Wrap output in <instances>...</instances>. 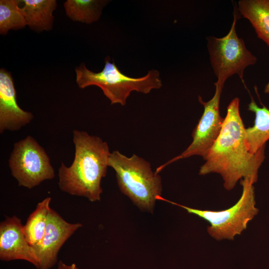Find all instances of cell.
<instances>
[{
  "label": "cell",
  "instance_id": "obj_1",
  "mask_svg": "<svg viewBox=\"0 0 269 269\" xmlns=\"http://www.w3.org/2000/svg\"><path fill=\"white\" fill-rule=\"evenodd\" d=\"M240 99L228 105L221 131L204 159L199 174H220L226 189L231 190L240 179L257 182L259 169L265 158V147L251 153L246 139V128L240 113Z\"/></svg>",
  "mask_w": 269,
  "mask_h": 269
},
{
  "label": "cell",
  "instance_id": "obj_2",
  "mask_svg": "<svg viewBox=\"0 0 269 269\" xmlns=\"http://www.w3.org/2000/svg\"><path fill=\"white\" fill-rule=\"evenodd\" d=\"M75 154L69 166L61 163L58 185L70 195L99 201L103 192L101 182L107 171L111 152L107 142L83 131H73Z\"/></svg>",
  "mask_w": 269,
  "mask_h": 269
},
{
  "label": "cell",
  "instance_id": "obj_3",
  "mask_svg": "<svg viewBox=\"0 0 269 269\" xmlns=\"http://www.w3.org/2000/svg\"><path fill=\"white\" fill-rule=\"evenodd\" d=\"M108 166L114 169L121 191L141 209L152 211L162 191L160 175L150 163L134 154L128 157L118 150L111 152Z\"/></svg>",
  "mask_w": 269,
  "mask_h": 269
},
{
  "label": "cell",
  "instance_id": "obj_4",
  "mask_svg": "<svg viewBox=\"0 0 269 269\" xmlns=\"http://www.w3.org/2000/svg\"><path fill=\"white\" fill-rule=\"evenodd\" d=\"M76 81L81 89L96 86L101 89L112 105L119 104L125 106L133 91L148 94L153 89H159L162 82L159 72L149 70L146 75L139 78H133L121 72L110 57L105 59L103 69L99 72L89 70L84 63L75 68Z\"/></svg>",
  "mask_w": 269,
  "mask_h": 269
},
{
  "label": "cell",
  "instance_id": "obj_5",
  "mask_svg": "<svg viewBox=\"0 0 269 269\" xmlns=\"http://www.w3.org/2000/svg\"><path fill=\"white\" fill-rule=\"evenodd\" d=\"M243 187L241 196L238 202L230 208L222 211L201 210L191 208L170 201L161 197L160 200L168 202L182 207L190 214H195L207 221L210 226L207 231L217 240H233L237 235L247 227L249 221L257 215L253 184L248 178L241 180Z\"/></svg>",
  "mask_w": 269,
  "mask_h": 269
},
{
  "label": "cell",
  "instance_id": "obj_6",
  "mask_svg": "<svg viewBox=\"0 0 269 269\" xmlns=\"http://www.w3.org/2000/svg\"><path fill=\"white\" fill-rule=\"evenodd\" d=\"M240 15L235 6L234 20L229 32L220 38L213 36L206 38L210 64L217 78L216 82L223 85L234 74L243 81L246 68L257 61V57L247 48L243 39L237 34L236 24Z\"/></svg>",
  "mask_w": 269,
  "mask_h": 269
},
{
  "label": "cell",
  "instance_id": "obj_7",
  "mask_svg": "<svg viewBox=\"0 0 269 269\" xmlns=\"http://www.w3.org/2000/svg\"><path fill=\"white\" fill-rule=\"evenodd\" d=\"M8 166L18 186L30 189L55 177L54 169L47 153L30 135L14 143Z\"/></svg>",
  "mask_w": 269,
  "mask_h": 269
},
{
  "label": "cell",
  "instance_id": "obj_8",
  "mask_svg": "<svg viewBox=\"0 0 269 269\" xmlns=\"http://www.w3.org/2000/svg\"><path fill=\"white\" fill-rule=\"evenodd\" d=\"M216 90L211 100L205 102L200 96L199 102L204 107L203 113L192 133L193 140L180 155L172 158L156 169L159 173L169 164L180 159L199 155L204 159L219 135L224 118L220 114V100L224 85L216 82Z\"/></svg>",
  "mask_w": 269,
  "mask_h": 269
},
{
  "label": "cell",
  "instance_id": "obj_9",
  "mask_svg": "<svg viewBox=\"0 0 269 269\" xmlns=\"http://www.w3.org/2000/svg\"><path fill=\"white\" fill-rule=\"evenodd\" d=\"M82 225L65 220L56 211L50 209L44 235L33 246L39 262V269H50L57 263L58 253L64 244Z\"/></svg>",
  "mask_w": 269,
  "mask_h": 269
},
{
  "label": "cell",
  "instance_id": "obj_10",
  "mask_svg": "<svg viewBox=\"0 0 269 269\" xmlns=\"http://www.w3.org/2000/svg\"><path fill=\"white\" fill-rule=\"evenodd\" d=\"M0 259L23 260L37 269L39 262L33 246L27 241L21 220L16 216L5 217L0 224Z\"/></svg>",
  "mask_w": 269,
  "mask_h": 269
},
{
  "label": "cell",
  "instance_id": "obj_11",
  "mask_svg": "<svg viewBox=\"0 0 269 269\" xmlns=\"http://www.w3.org/2000/svg\"><path fill=\"white\" fill-rule=\"evenodd\" d=\"M33 114L21 109L16 101V91L11 74L0 70V133L15 131L29 124Z\"/></svg>",
  "mask_w": 269,
  "mask_h": 269
},
{
  "label": "cell",
  "instance_id": "obj_12",
  "mask_svg": "<svg viewBox=\"0 0 269 269\" xmlns=\"http://www.w3.org/2000/svg\"><path fill=\"white\" fill-rule=\"evenodd\" d=\"M236 8L248 19L258 37L269 46V0H240Z\"/></svg>",
  "mask_w": 269,
  "mask_h": 269
},
{
  "label": "cell",
  "instance_id": "obj_13",
  "mask_svg": "<svg viewBox=\"0 0 269 269\" xmlns=\"http://www.w3.org/2000/svg\"><path fill=\"white\" fill-rule=\"evenodd\" d=\"M21 7L27 25L37 32L49 31L53 27V12L57 6L56 0H21Z\"/></svg>",
  "mask_w": 269,
  "mask_h": 269
},
{
  "label": "cell",
  "instance_id": "obj_14",
  "mask_svg": "<svg viewBox=\"0 0 269 269\" xmlns=\"http://www.w3.org/2000/svg\"><path fill=\"white\" fill-rule=\"evenodd\" d=\"M248 109L255 113V119L254 125L246 129V142L249 151L256 153L269 139V109L259 107L253 99Z\"/></svg>",
  "mask_w": 269,
  "mask_h": 269
},
{
  "label": "cell",
  "instance_id": "obj_15",
  "mask_svg": "<svg viewBox=\"0 0 269 269\" xmlns=\"http://www.w3.org/2000/svg\"><path fill=\"white\" fill-rule=\"evenodd\" d=\"M51 201V197H47L39 202L23 225L26 239L32 246L38 245L44 235Z\"/></svg>",
  "mask_w": 269,
  "mask_h": 269
},
{
  "label": "cell",
  "instance_id": "obj_16",
  "mask_svg": "<svg viewBox=\"0 0 269 269\" xmlns=\"http://www.w3.org/2000/svg\"><path fill=\"white\" fill-rule=\"evenodd\" d=\"M108 0H67L63 5L66 15L72 20L90 24L97 21Z\"/></svg>",
  "mask_w": 269,
  "mask_h": 269
},
{
  "label": "cell",
  "instance_id": "obj_17",
  "mask_svg": "<svg viewBox=\"0 0 269 269\" xmlns=\"http://www.w3.org/2000/svg\"><path fill=\"white\" fill-rule=\"evenodd\" d=\"M19 0H0V34L5 35L9 30H18L27 26Z\"/></svg>",
  "mask_w": 269,
  "mask_h": 269
},
{
  "label": "cell",
  "instance_id": "obj_18",
  "mask_svg": "<svg viewBox=\"0 0 269 269\" xmlns=\"http://www.w3.org/2000/svg\"><path fill=\"white\" fill-rule=\"evenodd\" d=\"M57 269H78L75 264L72 263L70 265H67L63 261H60L58 263Z\"/></svg>",
  "mask_w": 269,
  "mask_h": 269
},
{
  "label": "cell",
  "instance_id": "obj_19",
  "mask_svg": "<svg viewBox=\"0 0 269 269\" xmlns=\"http://www.w3.org/2000/svg\"><path fill=\"white\" fill-rule=\"evenodd\" d=\"M264 93L269 94V82L266 85L264 88Z\"/></svg>",
  "mask_w": 269,
  "mask_h": 269
}]
</instances>
